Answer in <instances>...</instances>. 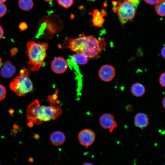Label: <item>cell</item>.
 Segmentation results:
<instances>
[{"label": "cell", "mask_w": 165, "mask_h": 165, "mask_svg": "<svg viewBox=\"0 0 165 165\" xmlns=\"http://www.w3.org/2000/svg\"><path fill=\"white\" fill-rule=\"evenodd\" d=\"M104 38L98 39L93 35H86L84 33L75 38H69L68 47L76 53L85 54L89 60L97 58L106 46Z\"/></svg>", "instance_id": "obj_1"}, {"label": "cell", "mask_w": 165, "mask_h": 165, "mask_svg": "<svg viewBox=\"0 0 165 165\" xmlns=\"http://www.w3.org/2000/svg\"><path fill=\"white\" fill-rule=\"evenodd\" d=\"M62 112V109L57 105H41L37 100H35L28 106L27 109V118L30 123L28 126L31 127L33 123L39 125L43 121L56 119Z\"/></svg>", "instance_id": "obj_2"}, {"label": "cell", "mask_w": 165, "mask_h": 165, "mask_svg": "<svg viewBox=\"0 0 165 165\" xmlns=\"http://www.w3.org/2000/svg\"><path fill=\"white\" fill-rule=\"evenodd\" d=\"M27 46L28 67L31 71H38L42 65L46 57L48 44L46 42L38 43L31 40L28 42Z\"/></svg>", "instance_id": "obj_3"}, {"label": "cell", "mask_w": 165, "mask_h": 165, "mask_svg": "<svg viewBox=\"0 0 165 165\" xmlns=\"http://www.w3.org/2000/svg\"><path fill=\"white\" fill-rule=\"evenodd\" d=\"M139 0H118L113 1L112 10L116 13L122 24L133 20L134 17Z\"/></svg>", "instance_id": "obj_4"}, {"label": "cell", "mask_w": 165, "mask_h": 165, "mask_svg": "<svg viewBox=\"0 0 165 165\" xmlns=\"http://www.w3.org/2000/svg\"><path fill=\"white\" fill-rule=\"evenodd\" d=\"M62 21L58 15L51 14L43 17L38 22V34L45 37H51L63 27Z\"/></svg>", "instance_id": "obj_5"}, {"label": "cell", "mask_w": 165, "mask_h": 165, "mask_svg": "<svg viewBox=\"0 0 165 165\" xmlns=\"http://www.w3.org/2000/svg\"><path fill=\"white\" fill-rule=\"evenodd\" d=\"M20 74L11 82L9 87L17 95L22 96L31 92L33 87L30 78L29 71L26 68L24 67L20 71Z\"/></svg>", "instance_id": "obj_6"}, {"label": "cell", "mask_w": 165, "mask_h": 165, "mask_svg": "<svg viewBox=\"0 0 165 165\" xmlns=\"http://www.w3.org/2000/svg\"><path fill=\"white\" fill-rule=\"evenodd\" d=\"M78 139L80 143L87 148L94 142L96 137L95 132L92 130L86 128L81 130L78 134Z\"/></svg>", "instance_id": "obj_7"}, {"label": "cell", "mask_w": 165, "mask_h": 165, "mask_svg": "<svg viewBox=\"0 0 165 165\" xmlns=\"http://www.w3.org/2000/svg\"><path fill=\"white\" fill-rule=\"evenodd\" d=\"M99 123L102 128L108 130L110 132H112L118 126L114 116L109 113L103 114L100 116Z\"/></svg>", "instance_id": "obj_8"}, {"label": "cell", "mask_w": 165, "mask_h": 165, "mask_svg": "<svg viewBox=\"0 0 165 165\" xmlns=\"http://www.w3.org/2000/svg\"><path fill=\"white\" fill-rule=\"evenodd\" d=\"M100 79L105 82H109L112 81L116 75V70L112 66L108 64H104L100 68L98 72Z\"/></svg>", "instance_id": "obj_9"}, {"label": "cell", "mask_w": 165, "mask_h": 165, "mask_svg": "<svg viewBox=\"0 0 165 165\" xmlns=\"http://www.w3.org/2000/svg\"><path fill=\"white\" fill-rule=\"evenodd\" d=\"M68 67L67 61L63 57H58L53 60L51 64V69L55 73L61 74L65 72Z\"/></svg>", "instance_id": "obj_10"}, {"label": "cell", "mask_w": 165, "mask_h": 165, "mask_svg": "<svg viewBox=\"0 0 165 165\" xmlns=\"http://www.w3.org/2000/svg\"><path fill=\"white\" fill-rule=\"evenodd\" d=\"M134 123L136 127L143 128L147 127L149 124V119L145 114L139 112L137 113L134 118Z\"/></svg>", "instance_id": "obj_11"}, {"label": "cell", "mask_w": 165, "mask_h": 165, "mask_svg": "<svg viewBox=\"0 0 165 165\" xmlns=\"http://www.w3.org/2000/svg\"><path fill=\"white\" fill-rule=\"evenodd\" d=\"M16 68L9 61L5 62L1 69L0 74L4 78H10L15 74Z\"/></svg>", "instance_id": "obj_12"}, {"label": "cell", "mask_w": 165, "mask_h": 165, "mask_svg": "<svg viewBox=\"0 0 165 165\" xmlns=\"http://www.w3.org/2000/svg\"><path fill=\"white\" fill-rule=\"evenodd\" d=\"M50 139L51 143L54 145L59 146L63 144L65 140L64 134L60 131L53 132L51 134Z\"/></svg>", "instance_id": "obj_13"}, {"label": "cell", "mask_w": 165, "mask_h": 165, "mask_svg": "<svg viewBox=\"0 0 165 165\" xmlns=\"http://www.w3.org/2000/svg\"><path fill=\"white\" fill-rule=\"evenodd\" d=\"M92 16V22L93 25L97 27H101L103 24L105 20V16L101 11L97 9H94L92 13H90Z\"/></svg>", "instance_id": "obj_14"}, {"label": "cell", "mask_w": 165, "mask_h": 165, "mask_svg": "<svg viewBox=\"0 0 165 165\" xmlns=\"http://www.w3.org/2000/svg\"><path fill=\"white\" fill-rule=\"evenodd\" d=\"M89 60L85 54L81 52L76 53L70 57L71 62L75 64L85 65L88 63Z\"/></svg>", "instance_id": "obj_15"}, {"label": "cell", "mask_w": 165, "mask_h": 165, "mask_svg": "<svg viewBox=\"0 0 165 165\" xmlns=\"http://www.w3.org/2000/svg\"><path fill=\"white\" fill-rule=\"evenodd\" d=\"M130 91L133 96L139 97L144 94L145 93V86L143 84L137 82L132 85L130 88Z\"/></svg>", "instance_id": "obj_16"}, {"label": "cell", "mask_w": 165, "mask_h": 165, "mask_svg": "<svg viewBox=\"0 0 165 165\" xmlns=\"http://www.w3.org/2000/svg\"><path fill=\"white\" fill-rule=\"evenodd\" d=\"M32 0H19L18 6L22 10L28 11L32 9L33 6Z\"/></svg>", "instance_id": "obj_17"}, {"label": "cell", "mask_w": 165, "mask_h": 165, "mask_svg": "<svg viewBox=\"0 0 165 165\" xmlns=\"http://www.w3.org/2000/svg\"><path fill=\"white\" fill-rule=\"evenodd\" d=\"M155 10L160 16H165V0H160L156 4Z\"/></svg>", "instance_id": "obj_18"}, {"label": "cell", "mask_w": 165, "mask_h": 165, "mask_svg": "<svg viewBox=\"0 0 165 165\" xmlns=\"http://www.w3.org/2000/svg\"><path fill=\"white\" fill-rule=\"evenodd\" d=\"M73 1L74 0H57V2L62 7L67 9L72 5Z\"/></svg>", "instance_id": "obj_19"}, {"label": "cell", "mask_w": 165, "mask_h": 165, "mask_svg": "<svg viewBox=\"0 0 165 165\" xmlns=\"http://www.w3.org/2000/svg\"><path fill=\"white\" fill-rule=\"evenodd\" d=\"M57 90H56L55 93L53 95L48 96V99L50 104L52 105H55L59 101L58 100H57Z\"/></svg>", "instance_id": "obj_20"}, {"label": "cell", "mask_w": 165, "mask_h": 165, "mask_svg": "<svg viewBox=\"0 0 165 165\" xmlns=\"http://www.w3.org/2000/svg\"><path fill=\"white\" fill-rule=\"evenodd\" d=\"M6 90L5 87L0 84V101L3 100L5 97Z\"/></svg>", "instance_id": "obj_21"}, {"label": "cell", "mask_w": 165, "mask_h": 165, "mask_svg": "<svg viewBox=\"0 0 165 165\" xmlns=\"http://www.w3.org/2000/svg\"><path fill=\"white\" fill-rule=\"evenodd\" d=\"M7 11V7L5 4L0 3V17L3 16L6 13Z\"/></svg>", "instance_id": "obj_22"}, {"label": "cell", "mask_w": 165, "mask_h": 165, "mask_svg": "<svg viewBox=\"0 0 165 165\" xmlns=\"http://www.w3.org/2000/svg\"><path fill=\"white\" fill-rule=\"evenodd\" d=\"M159 82L160 85L165 87V72L162 73L160 75L159 79Z\"/></svg>", "instance_id": "obj_23"}, {"label": "cell", "mask_w": 165, "mask_h": 165, "mask_svg": "<svg viewBox=\"0 0 165 165\" xmlns=\"http://www.w3.org/2000/svg\"><path fill=\"white\" fill-rule=\"evenodd\" d=\"M19 27L21 31H24L28 28V26L27 24L25 22H22L20 24Z\"/></svg>", "instance_id": "obj_24"}, {"label": "cell", "mask_w": 165, "mask_h": 165, "mask_svg": "<svg viewBox=\"0 0 165 165\" xmlns=\"http://www.w3.org/2000/svg\"><path fill=\"white\" fill-rule=\"evenodd\" d=\"M159 0H144L146 3L151 5L156 4Z\"/></svg>", "instance_id": "obj_25"}, {"label": "cell", "mask_w": 165, "mask_h": 165, "mask_svg": "<svg viewBox=\"0 0 165 165\" xmlns=\"http://www.w3.org/2000/svg\"><path fill=\"white\" fill-rule=\"evenodd\" d=\"M18 51V48L16 47L10 50V53L12 56H14L16 54Z\"/></svg>", "instance_id": "obj_26"}, {"label": "cell", "mask_w": 165, "mask_h": 165, "mask_svg": "<svg viewBox=\"0 0 165 165\" xmlns=\"http://www.w3.org/2000/svg\"><path fill=\"white\" fill-rule=\"evenodd\" d=\"M160 53L162 57L165 59V46L162 48Z\"/></svg>", "instance_id": "obj_27"}, {"label": "cell", "mask_w": 165, "mask_h": 165, "mask_svg": "<svg viewBox=\"0 0 165 165\" xmlns=\"http://www.w3.org/2000/svg\"><path fill=\"white\" fill-rule=\"evenodd\" d=\"M4 35V31L2 27L0 25V39L2 38Z\"/></svg>", "instance_id": "obj_28"}, {"label": "cell", "mask_w": 165, "mask_h": 165, "mask_svg": "<svg viewBox=\"0 0 165 165\" xmlns=\"http://www.w3.org/2000/svg\"><path fill=\"white\" fill-rule=\"evenodd\" d=\"M162 104L163 107L165 109V96L163 99Z\"/></svg>", "instance_id": "obj_29"}, {"label": "cell", "mask_w": 165, "mask_h": 165, "mask_svg": "<svg viewBox=\"0 0 165 165\" xmlns=\"http://www.w3.org/2000/svg\"><path fill=\"white\" fill-rule=\"evenodd\" d=\"M82 165H94L93 164L89 163H85Z\"/></svg>", "instance_id": "obj_30"}, {"label": "cell", "mask_w": 165, "mask_h": 165, "mask_svg": "<svg viewBox=\"0 0 165 165\" xmlns=\"http://www.w3.org/2000/svg\"><path fill=\"white\" fill-rule=\"evenodd\" d=\"M7 1V0H0V3H3Z\"/></svg>", "instance_id": "obj_31"}, {"label": "cell", "mask_w": 165, "mask_h": 165, "mask_svg": "<svg viewBox=\"0 0 165 165\" xmlns=\"http://www.w3.org/2000/svg\"><path fill=\"white\" fill-rule=\"evenodd\" d=\"M44 0L47 2H51L53 0Z\"/></svg>", "instance_id": "obj_32"}, {"label": "cell", "mask_w": 165, "mask_h": 165, "mask_svg": "<svg viewBox=\"0 0 165 165\" xmlns=\"http://www.w3.org/2000/svg\"><path fill=\"white\" fill-rule=\"evenodd\" d=\"M1 63H2V59L0 57V67L1 65Z\"/></svg>", "instance_id": "obj_33"}, {"label": "cell", "mask_w": 165, "mask_h": 165, "mask_svg": "<svg viewBox=\"0 0 165 165\" xmlns=\"http://www.w3.org/2000/svg\"><path fill=\"white\" fill-rule=\"evenodd\" d=\"M89 0L90 1H94L95 0Z\"/></svg>", "instance_id": "obj_34"}, {"label": "cell", "mask_w": 165, "mask_h": 165, "mask_svg": "<svg viewBox=\"0 0 165 165\" xmlns=\"http://www.w3.org/2000/svg\"><path fill=\"white\" fill-rule=\"evenodd\" d=\"M0 165H1L0 163Z\"/></svg>", "instance_id": "obj_35"}, {"label": "cell", "mask_w": 165, "mask_h": 165, "mask_svg": "<svg viewBox=\"0 0 165 165\" xmlns=\"http://www.w3.org/2000/svg\"></svg>", "instance_id": "obj_36"}]
</instances>
